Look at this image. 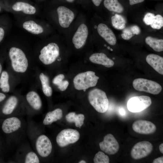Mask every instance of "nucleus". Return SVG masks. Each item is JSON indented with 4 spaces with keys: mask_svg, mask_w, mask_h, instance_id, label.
<instances>
[{
    "mask_svg": "<svg viewBox=\"0 0 163 163\" xmlns=\"http://www.w3.org/2000/svg\"><path fill=\"white\" fill-rule=\"evenodd\" d=\"M27 122L23 116L8 117L2 124V129L8 137L10 145L13 148L18 146L27 136Z\"/></svg>",
    "mask_w": 163,
    "mask_h": 163,
    "instance_id": "1",
    "label": "nucleus"
},
{
    "mask_svg": "<svg viewBox=\"0 0 163 163\" xmlns=\"http://www.w3.org/2000/svg\"><path fill=\"white\" fill-rule=\"evenodd\" d=\"M27 135L30 139L33 150L40 159L46 158L51 154L53 146L49 138L42 133L38 124L32 120L27 121Z\"/></svg>",
    "mask_w": 163,
    "mask_h": 163,
    "instance_id": "2",
    "label": "nucleus"
},
{
    "mask_svg": "<svg viewBox=\"0 0 163 163\" xmlns=\"http://www.w3.org/2000/svg\"><path fill=\"white\" fill-rule=\"evenodd\" d=\"M8 54L12 73L18 81L20 80L21 78L26 76L30 72L32 64L25 53L19 48L11 47Z\"/></svg>",
    "mask_w": 163,
    "mask_h": 163,
    "instance_id": "3",
    "label": "nucleus"
},
{
    "mask_svg": "<svg viewBox=\"0 0 163 163\" xmlns=\"http://www.w3.org/2000/svg\"><path fill=\"white\" fill-rule=\"evenodd\" d=\"M1 111L3 115L8 117L26 115L23 96L18 93L10 95L3 106Z\"/></svg>",
    "mask_w": 163,
    "mask_h": 163,
    "instance_id": "4",
    "label": "nucleus"
},
{
    "mask_svg": "<svg viewBox=\"0 0 163 163\" xmlns=\"http://www.w3.org/2000/svg\"><path fill=\"white\" fill-rule=\"evenodd\" d=\"M15 162L23 163H39L40 159L29 144L24 141L18 147L14 157Z\"/></svg>",
    "mask_w": 163,
    "mask_h": 163,
    "instance_id": "5",
    "label": "nucleus"
},
{
    "mask_svg": "<svg viewBox=\"0 0 163 163\" xmlns=\"http://www.w3.org/2000/svg\"><path fill=\"white\" fill-rule=\"evenodd\" d=\"M99 79V77L92 71H88L78 73L73 80L74 88L77 90L85 91L90 88L95 86Z\"/></svg>",
    "mask_w": 163,
    "mask_h": 163,
    "instance_id": "6",
    "label": "nucleus"
},
{
    "mask_svg": "<svg viewBox=\"0 0 163 163\" xmlns=\"http://www.w3.org/2000/svg\"><path fill=\"white\" fill-rule=\"evenodd\" d=\"M88 97L90 104L97 111L104 113L107 111L109 101L104 91L98 88L94 89L89 92Z\"/></svg>",
    "mask_w": 163,
    "mask_h": 163,
    "instance_id": "7",
    "label": "nucleus"
},
{
    "mask_svg": "<svg viewBox=\"0 0 163 163\" xmlns=\"http://www.w3.org/2000/svg\"><path fill=\"white\" fill-rule=\"evenodd\" d=\"M26 115L32 117L38 113L42 107V102L38 93L33 90L28 91L23 96Z\"/></svg>",
    "mask_w": 163,
    "mask_h": 163,
    "instance_id": "8",
    "label": "nucleus"
},
{
    "mask_svg": "<svg viewBox=\"0 0 163 163\" xmlns=\"http://www.w3.org/2000/svg\"><path fill=\"white\" fill-rule=\"evenodd\" d=\"M59 55L58 45L56 43L52 42L44 46L40 50L38 59L43 64L49 65L54 63Z\"/></svg>",
    "mask_w": 163,
    "mask_h": 163,
    "instance_id": "9",
    "label": "nucleus"
},
{
    "mask_svg": "<svg viewBox=\"0 0 163 163\" xmlns=\"http://www.w3.org/2000/svg\"><path fill=\"white\" fill-rule=\"evenodd\" d=\"M133 85L136 90L153 94H159L162 90L161 86L157 82L146 79L138 78L134 79Z\"/></svg>",
    "mask_w": 163,
    "mask_h": 163,
    "instance_id": "10",
    "label": "nucleus"
},
{
    "mask_svg": "<svg viewBox=\"0 0 163 163\" xmlns=\"http://www.w3.org/2000/svg\"><path fill=\"white\" fill-rule=\"evenodd\" d=\"M152 103L151 98L148 96H136L128 100L127 107L128 110L131 112H138L147 108Z\"/></svg>",
    "mask_w": 163,
    "mask_h": 163,
    "instance_id": "11",
    "label": "nucleus"
},
{
    "mask_svg": "<svg viewBox=\"0 0 163 163\" xmlns=\"http://www.w3.org/2000/svg\"><path fill=\"white\" fill-rule=\"evenodd\" d=\"M79 137L80 134L77 130L67 129L62 130L58 134L56 141L59 146L63 147L75 142Z\"/></svg>",
    "mask_w": 163,
    "mask_h": 163,
    "instance_id": "12",
    "label": "nucleus"
},
{
    "mask_svg": "<svg viewBox=\"0 0 163 163\" xmlns=\"http://www.w3.org/2000/svg\"><path fill=\"white\" fill-rule=\"evenodd\" d=\"M153 149L152 144L149 141H142L136 143L132 148L131 155L134 159H139L148 155Z\"/></svg>",
    "mask_w": 163,
    "mask_h": 163,
    "instance_id": "13",
    "label": "nucleus"
},
{
    "mask_svg": "<svg viewBox=\"0 0 163 163\" xmlns=\"http://www.w3.org/2000/svg\"><path fill=\"white\" fill-rule=\"evenodd\" d=\"M101 150L109 155H114L118 151L119 145L113 136L111 134L106 135L103 141L99 144Z\"/></svg>",
    "mask_w": 163,
    "mask_h": 163,
    "instance_id": "14",
    "label": "nucleus"
},
{
    "mask_svg": "<svg viewBox=\"0 0 163 163\" xmlns=\"http://www.w3.org/2000/svg\"><path fill=\"white\" fill-rule=\"evenodd\" d=\"M57 11L60 26L63 28L68 27L74 18L75 14L73 12L63 6L59 7Z\"/></svg>",
    "mask_w": 163,
    "mask_h": 163,
    "instance_id": "15",
    "label": "nucleus"
},
{
    "mask_svg": "<svg viewBox=\"0 0 163 163\" xmlns=\"http://www.w3.org/2000/svg\"><path fill=\"white\" fill-rule=\"evenodd\" d=\"M88 35V28L85 24H81L78 27L72 38L75 47L79 49L83 47L86 43Z\"/></svg>",
    "mask_w": 163,
    "mask_h": 163,
    "instance_id": "16",
    "label": "nucleus"
},
{
    "mask_svg": "<svg viewBox=\"0 0 163 163\" xmlns=\"http://www.w3.org/2000/svg\"><path fill=\"white\" fill-rule=\"evenodd\" d=\"M133 129L141 134H149L154 133L156 130L155 125L152 122L143 120H138L133 124Z\"/></svg>",
    "mask_w": 163,
    "mask_h": 163,
    "instance_id": "17",
    "label": "nucleus"
},
{
    "mask_svg": "<svg viewBox=\"0 0 163 163\" xmlns=\"http://www.w3.org/2000/svg\"><path fill=\"white\" fill-rule=\"evenodd\" d=\"M97 31L99 35L108 44L112 46L116 44V37L112 30L106 25L100 24L97 26Z\"/></svg>",
    "mask_w": 163,
    "mask_h": 163,
    "instance_id": "18",
    "label": "nucleus"
},
{
    "mask_svg": "<svg viewBox=\"0 0 163 163\" xmlns=\"http://www.w3.org/2000/svg\"><path fill=\"white\" fill-rule=\"evenodd\" d=\"M89 59L93 63L101 65L107 68L112 67L114 64L112 59L102 53H95L91 54L89 57Z\"/></svg>",
    "mask_w": 163,
    "mask_h": 163,
    "instance_id": "19",
    "label": "nucleus"
},
{
    "mask_svg": "<svg viewBox=\"0 0 163 163\" xmlns=\"http://www.w3.org/2000/svg\"><path fill=\"white\" fill-rule=\"evenodd\" d=\"M147 62L156 72L163 75V58L157 54H150L146 58Z\"/></svg>",
    "mask_w": 163,
    "mask_h": 163,
    "instance_id": "20",
    "label": "nucleus"
},
{
    "mask_svg": "<svg viewBox=\"0 0 163 163\" xmlns=\"http://www.w3.org/2000/svg\"><path fill=\"white\" fill-rule=\"evenodd\" d=\"M8 72L2 71L0 76V89L5 93H8L11 91L14 85L11 84V76Z\"/></svg>",
    "mask_w": 163,
    "mask_h": 163,
    "instance_id": "21",
    "label": "nucleus"
},
{
    "mask_svg": "<svg viewBox=\"0 0 163 163\" xmlns=\"http://www.w3.org/2000/svg\"><path fill=\"white\" fill-rule=\"evenodd\" d=\"M62 116V110L60 108H56L48 112L46 115L43 123L45 125H49L60 120Z\"/></svg>",
    "mask_w": 163,
    "mask_h": 163,
    "instance_id": "22",
    "label": "nucleus"
},
{
    "mask_svg": "<svg viewBox=\"0 0 163 163\" xmlns=\"http://www.w3.org/2000/svg\"><path fill=\"white\" fill-rule=\"evenodd\" d=\"M38 77L43 93L47 97H51L52 94L53 90L50 85L49 77L43 72L39 73Z\"/></svg>",
    "mask_w": 163,
    "mask_h": 163,
    "instance_id": "23",
    "label": "nucleus"
},
{
    "mask_svg": "<svg viewBox=\"0 0 163 163\" xmlns=\"http://www.w3.org/2000/svg\"><path fill=\"white\" fill-rule=\"evenodd\" d=\"M12 9L16 11H21L28 14H33L36 12L35 8L26 2H18L15 3L12 7Z\"/></svg>",
    "mask_w": 163,
    "mask_h": 163,
    "instance_id": "24",
    "label": "nucleus"
},
{
    "mask_svg": "<svg viewBox=\"0 0 163 163\" xmlns=\"http://www.w3.org/2000/svg\"><path fill=\"white\" fill-rule=\"evenodd\" d=\"M24 29L29 32L34 34H38L43 32V29L40 25L32 20L27 21L23 24Z\"/></svg>",
    "mask_w": 163,
    "mask_h": 163,
    "instance_id": "25",
    "label": "nucleus"
},
{
    "mask_svg": "<svg viewBox=\"0 0 163 163\" xmlns=\"http://www.w3.org/2000/svg\"><path fill=\"white\" fill-rule=\"evenodd\" d=\"M146 43L155 51L160 52L163 50V40L158 39L151 36H148L145 39Z\"/></svg>",
    "mask_w": 163,
    "mask_h": 163,
    "instance_id": "26",
    "label": "nucleus"
},
{
    "mask_svg": "<svg viewBox=\"0 0 163 163\" xmlns=\"http://www.w3.org/2000/svg\"><path fill=\"white\" fill-rule=\"evenodd\" d=\"M104 5L110 11L121 13L124 11L123 7L118 0H104Z\"/></svg>",
    "mask_w": 163,
    "mask_h": 163,
    "instance_id": "27",
    "label": "nucleus"
},
{
    "mask_svg": "<svg viewBox=\"0 0 163 163\" xmlns=\"http://www.w3.org/2000/svg\"><path fill=\"white\" fill-rule=\"evenodd\" d=\"M66 119L68 122H74L76 127L80 128L84 123L85 117L83 114H76L74 112H71L66 115Z\"/></svg>",
    "mask_w": 163,
    "mask_h": 163,
    "instance_id": "28",
    "label": "nucleus"
},
{
    "mask_svg": "<svg viewBox=\"0 0 163 163\" xmlns=\"http://www.w3.org/2000/svg\"><path fill=\"white\" fill-rule=\"evenodd\" d=\"M65 76L63 74H59L55 76L52 80L53 83L61 91H63L66 90L69 85L67 80H63Z\"/></svg>",
    "mask_w": 163,
    "mask_h": 163,
    "instance_id": "29",
    "label": "nucleus"
},
{
    "mask_svg": "<svg viewBox=\"0 0 163 163\" xmlns=\"http://www.w3.org/2000/svg\"><path fill=\"white\" fill-rule=\"evenodd\" d=\"M111 22L114 28L119 30H122L125 27L126 21L122 15L115 14L111 18Z\"/></svg>",
    "mask_w": 163,
    "mask_h": 163,
    "instance_id": "30",
    "label": "nucleus"
},
{
    "mask_svg": "<svg viewBox=\"0 0 163 163\" xmlns=\"http://www.w3.org/2000/svg\"><path fill=\"white\" fill-rule=\"evenodd\" d=\"M94 161L95 163H109V158L103 152L99 151L95 154Z\"/></svg>",
    "mask_w": 163,
    "mask_h": 163,
    "instance_id": "31",
    "label": "nucleus"
},
{
    "mask_svg": "<svg viewBox=\"0 0 163 163\" xmlns=\"http://www.w3.org/2000/svg\"><path fill=\"white\" fill-rule=\"evenodd\" d=\"M153 29H160L163 26V17L161 15L157 14L155 16L154 21L150 25Z\"/></svg>",
    "mask_w": 163,
    "mask_h": 163,
    "instance_id": "32",
    "label": "nucleus"
},
{
    "mask_svg": "<svg viewBox=\"0 0 163 163\" xmlns=\"http://www.w3.org/2000/svg\"><path fill=\"white\" fill-rule=\"evenodd\" d=\"M129 27L124 29L121 34L123 39L126 40H128L134 36Z\"/></svg>",
    "mask_w": 163,
    "mask_h": 163,
    "instance_id": "33",
    "label": "nucleus"
},
{
    "mask_svg": "<svg viewBox=\"0 0 163 163\" xmlns=\"http://www.w3.org/2000/svg\"><path fill=\"white\" fill-rule=\"evenodd\" d=\"M155 15L151 13H148L145 15L143 19L144 22L147 25H150L153 22Z\"/></svg>",
    "mask_w": 163,
    "mask_h": 163,
    "instance_id": "34",
    "label": "nucleus"
},
{
    "mask_svg": "<svg viewBox=\"0 0 163 163\" xmlns=\"http://www.w3.org/2000/svg\"><path fill=\"white\" fill-rule=\"evenodd\" d=\"M130 30L133 34L138 35L141 31L140 28L137 25H134L129 27Z\"/></svg>",
    "mask_w": 163,
    "mask_h": 163,
    "instance_id": "35",
    "label": "nucleus"
},
{
    "mask_svg": "<svg viewBox=\"0 0 163 163\" xmlns=\"http://www.w3.org/2000/svg\"><path fill=\"white\" fill-rule=\"evenodd\" d=\"M145 0H129V3L130 5H132L143 2Z\"/></svg>",
    "mask_w": 163,
    "mask_h": 163,
    "instance_id": "36",
    "label": "nucleus"
},
{
    "mask_svg": "<svg viewBox=\"0 0 163 163\" xmlns=\"http://www.w3.org/2000/svg\"><path fill=\"white\" fill-rule=\"evenodd\" d=\"M163 156L158 157L154 160L152 163H163Z\"/></svg>",
    "mask_w": 163,
    "mask_h": 163,
    "instance_id": "37",
    "label": "nucleus"
},
{
    "mask_svg": "<svg viewBox=\"0 0 163 163\" xmlns=\"http://www.w3.org/2000/svg\"><path fill=\"white\" fill-rule=\"evenodd\" d=\"M5 35V31L4 29L0 27V43L2 40Z\"/></svg>",
    "mask_w": 163,
    "mask_h": 163,
    "instance_id": "38",
    "label": "nucleus"
},
{
    "mask_svg": "<svg viewBox=\"0 0 163 163\" xmlns=\"http://www.w3.org/2000/svg\"><path fill=\"white\" fill-rule=\"evenodd\" d=\"M6 97V96L4 93L0 92V103L4 101Z\"/></svg>",
    "mask_w": 163,
    "mask_h": 163,
    "instance_id": "39",
    "label": "nucleus"
},
{
    "mask_svg": "<svg viewBox=\"0 0 163 163\" xmlns=\"http://www.w3.org/2000/svg\"><path fill=\"white\" fill-rule=\"evenodd\" d=\"M102 0H92V1L95 5L98 6L100 5Z\"/></svg>",
    "mask_w": 163,
    "mask_h": 163,
    "instance_id": "40",
    "label": "nucleus"
},
{
    "mask_svg": "<svg viewBox=\"0 0 163 163\" xmlns=\"http://www.w3.org/2000/svg\"><path fill=\"white\" fill-rule=\"evenodd\" d=\"M119 113L122 116L125 115L126 112L125 110L123 108H120L119 110Z\"/></svg>",
    "mask_w": 163,
    "mask_h": 163,
    "instance_id": "41",
    "label": "nucleus"
},
{
    "mask_svg": "<svg viewBox=\"0 0 163 163\" xmlns=\"http://www.w3.org/2000/svg\"><path fill=\"white\" fill-rule=\"evenodd\" d=\"M159 149L160 152L163 154V144L161 143L159 146Z\"/></svg>",
    "mask_w": 163,
    "mask_h": 163,
    "instance_id": "42",
    "label": "nucleus"
},
{
    "mask_svg": "<svg viewBox=\"0 0 163 163\" xmlns=\"http://www.w3.org/2000/svg\"><path fill=\"white\" fill-rule=\"evenodd\" d=\"M2 64L0 62V75L2 72Z\"/></svg>",
    "mask_w": 163,
    "mask_h": 163,
    "instance_id": "43",
    "label": "nucleus"
},
{
    "mask_svg": "<svg viewBox=\"0 0 163 163\" xmlns=\"http://www.w3.org/2000/svg\"><path fill=\"white\" fill-rule=\"evenodd\" d=\"M66 0L69 2L71 3L73 2L75 0Z\"/></svg>",
    "mask_w": 163,
    "mask_h": 163,
    "instance_id": "44",
    "label": "nucleus"
},
{
    "mask_svg": "<svg viewBox=\"0 0 163 163\" xmlns=\"http://www.w3.org/2000/svg\"><path fill=\"white\" fill-rule=\"evenodd\" d=\"M79 163H86V162L84 160H81L79 162Z\"/></svg>",
    "mask_w": 163,
    "mask_h": 163,
    "instance_id": "45",
    "label": "nucleus"
},
{
    "mask_svg": "<svg viewBox=\"0 0 163 163\" xmlns=\"http://www.w3.org/2000/svg\"><path fill=\"white\" fill-rule=\"evenodd\" d=\"M0 11H1V8L0 7Z\"/></svg>",
    "mask_w": 163,
    "mask_h": 163,
    "instance_id": "46",
    "label": "nucleus"
}]
</instances>
